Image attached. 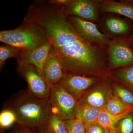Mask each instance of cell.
Returning <instances> with one entry per match:
<instances>
[{
	"mask_svg": "<svg viewBox=\"0 0 133 133\" xmlns=\"http://www.w3.org/2000/svg\"><path fill=\"white\" fill-rule=\"evenodd\" d=\"M65 74L61 60L52 47L44 66L43 76L51 86L61 83Z\"/></svg>",
	"mask_w": 133,
	"mask_h": 133,
	"instance_id": "obj_12",
	"label": "cell"
},
{
	"mask_svg": "<svg viewBox=\"0 0 133 133\" xmlns=\"http://www.w3.org/2000/svg\"><path fill=\"white\" fill-rule=\"evenodd\" d=\"M45 125L51 133H69L64 121L51 113Z\"/></svg>",
	"mask_w": 133,
	"mask_h": 133,
	"instance_id": "obj_20",
	"label": "cell"
},
{
	"mask_svg": "<svg viewBox=\"0 0 133 133\" xmlns=\"http://www.w3.org/2000/svg\"><path fill=\"white\" fill-rule=\"evenodd\" d=\"M51 48L52 45L49 41L33 49L22 50L19 56L17 58V63L32 65L35 66L38 72L43 76L44 66Z\"/></svg>",
	"mask_w": 133,
	"mask_h": 133,
	"instance_id": "obj_11",
	"label": "cell"
},
{
	"mask_svg": "<svg viewBox=\"0 0 133 133\" xmlns=\"http://www.w3.org/2000/svg\"><path fill=\"white\" fill-rule=\"evenodd\" d=\"M105 80L99 81L89 88L78 99V102L82 104L99 109L103 108L113 95L111 86L106 83Z\"/></svg>",
	"mask_w": 133,
	"mask_h": 133,
	"instance_id": "obj_9",
	"label": "cell"
},
{
	"mask_svg": "<svg viewBox=\"0 0 133 133\" xmlns=\"http://www.w3.org/2000/svg\"><path fill=\"white\" fill-rule=\"evenodd\" d=\"M101 1L70 0L63 5L65 14L68 16H74L90 22H97L99 20Z\"/></svg>",
	"mask_w": 133,
	"mask_h": 133,
	"instance_id": "obj_8",
	"label": "cell"
},
{
	"mask_svg": "<svg viewBox=\"0 0 133 133\" xmlns=\"http://www.w3.org/2000/svg\"><path fill=\"white\" fill-rule=\"evenodd\" d=\"M5 105L14 112L17 124L33 128L45 125L51 114L48 99L37 97L28 89L15 94Z\"/></svg>",
	"mask_w": 133,
	"mask_h": 133,
	"instance_id": "obj_2",
	"label": "cell"
},
{
	"mask_svg": "<svg viewBox=\"0 0 133 133\" xmlns=\"http://www.w3.org/2000/svg\"><path fill=\"white\" fill-rule=\"evenodd\" d=\"M16 123V118L14 112L11 109L4 108L0 114V127L1 129L8 128Z\"/></svg>",
	"mask_w": 133,
	"mask_h": 133,
	"instance_id": "obj_23",
	"label": "cell"
},
{
	"mask_svg": "<svg viewBox=\"0 0 133 133\" xmlns=\"http://www.w3.org/2000/svg\"><path fill=\"white\" fill-rule=\"evenodd\" d=\"M48 99L51 114L63 121L75 118L78 100L61 84L51 86Z\"/></svg>",
	"mask_w": 133,
	"mask_h": 133,
	"instance_id": "obj_4",
	"label": "cell"
},
{
	"mask_svg": "<svg viewBox=\"0 0 133 133\" xmlns=\"http://www.w3.org/2000/svg\"><path fill=\"white\" fill-rule=\"evenodd\" d=\"M64 121L69 133H85L86 126L80 120L75 118Z\"/></svg>",
	"mask_w": 133,
	"mask_h": 133,
	"instance_id": "obj_24",
	"label": "cell"
},
{
	"mask_svg": "<svg viewBox=\"0 0 133 133\" xmlns=\"http://www.w3.org/2000/svg\"><path fill=\"white\" fill-rule=\"evenodd\" d=\"M101 109L82 104L77 101L75 118L83 122L86 127L97 123Z\"/></svg>",
	"mask_w": 133,
	"mask_h": 133,
	"instance_id": "obj_15",
	"label": "cell"
},
{
	"mask_svg": "<svg viewBox=\"0 0 133 133\" xmlns=\"http://www.w3.org/2000/svg\"><path fill=\"white\" fill-rule=\"evenodd\" d=\"M35 128L37 133H51L45 125Z\"/></svg>",
	"mask_w": 133,
	"mask_h": 133,
	"instance_id": "obj_27",
	"label": "cell"
},
{
	"mask_svg": "<svg viewBox=\"0 0 133 133\" xmlns=\"http://www.w3.org/2000/svg\"><path fill=\"white\" fill-rule=\"evenodd\" d=\"M24 19L37 27L51 43L65 74L108 77L105 49L85 41L76 32L63 5L52 0L35 1Z\"/></svg>",
	"mask_w": 133,
	"mask_h": 133,
	"instance_id": "obj_1",
	"label": "cell"
},
{
	"mask_svg": "<svg viewBox=\"0 0 133 133\" xmlns=\"http://www.w3.org/2000/svg\"><path fill=\"white\" fill-rule=\"evenodd\" d=\"M9 133H37L35 128L17 124Z\"/></svg>",
	"mask_w": 133,
	"mask_h": 133,
	"instance_id": "obj_25",
	"label": "cell"
},
{
	"mask_svg": "<svg viewBox=\"0 0 133 133\" xmlns=\"http://www.w3.org/2000/svg\"><path fill=\"white\" fill-rule=\"evenodd\" d=\"M104 27L109 35L119 36L127 35L130 30V26L125 20L114 17H109L105 19Z\"/></svg>",
	"mask_w": 133,
	"mask_h": 133,
	"instance_id": "obj_14",
	"label": "cell"
},
{
	"mask_svg": "<svg viewBox=\"0 0 133 133\" xmlns=\"http://www.w3.org/2000/svg\"><path fill=\"white\" fill-rule=\"evenodd\" d=\"M22 50L19 48L9 45H1L0 47V68L1 70L5 64L7 59L10 58H16L19 56Z\"/></svg>",
	"mask_w": 133,
	"mask_h": 133,
	"instance_id": "obj_21",
	"label": "cell"
},
{
	"mask_svg": "<svg viewBox=\"0 0 133 133\" xmlns=\"http://www.w3.org/2000/svg\"><path fill=\"white\" fill-rule=\"evenodd\" d=\"M104 79L99 77L65 74L59 84L78 101L89 88Z\"/></svg>",
	"mask_w": 133,
	"mask_h": 133,
	"instance_id": "obj_10",
	"label": "cell"
},
{
	"mask_svg": "<svg viewBox=\"0 0 133 133\" xmlns=\"http://www.w3.org/2000/svg\"><path fill=\"white\" fill-rule=\"evenodd\" d=\"M129 113L130 112L116 115L111 114L102 108L99 113L97 123L106 131L111 133H115L116 124L119 121Z\"/></svg>",
	"mask_w": 133,
	"mask_h": 133,
	"instance_id": "obj_16",
	"label": "cell"
},
{
	"mask_svg": "<svg viewBox=\"0 0 133 133\" xmlns=\"http://www.w3.org/2000/svg\"><path fill=\"white\" fill-rule=\"evenodd\" d=\"M107 48L108 70L133 65V49L128 39L115 38Z\"/></svg>",
	"mask_w": 133,
	"mask_h": 133,
	"instance_id": "obj_5",
	"label": "cell"
},
{
	"mask_svg": "<svg viewBox=\"0 0 133 133\" xmlns=\"http://www.w3.org/2000/svg\"><path fill=\"white\" fill-rule=\"evenodd\" d=\"M106 131L96 123L86 127L85 133H106Z\"/></svg>",
	"mask_w": 133,
	"mask_h": 133,
	"instance_id": "obj_26",
	"label": "cell"
},
{
	"mask_svg": "<svg viewBox=\"0 0 133 133\" xmlns=\"http://www.w3.org/2000/svg\"><path fill=\"white\" fill-rule=\"evenodd\" d=\"M111 88L113 94L125 104L133 107V92L124 86L112 83Z\"/></svg>",
	"mask_w": 133,
	"mask_h": 133,
	"instance_id": "obj_19",
	"label": "cell"
},
{
	"mask_svg": "<svg viewBox=\"0 0 133 133\" xmlns=\"http://www.w3.org/2000/svg\"><path fill=\"white\" fill-rule=\"evenodd\" d=\"M128 39L129 42L130 43V44L132 46V48L133 49V35H132L131 37Z\"/></svg>",
	"mask_w": 133,
	"mask_h": 133,
	"instance_id": "obj_28",
	"label": "cell"
},
{
	"mask_svg": "<svg viewBox=\"0 0 133 133\" xmlns=\"http://www.w3.org/2000/svg\"><path fill=\"white\" fill-rule=\"evenodd\" d=\"M100 11L103 13H115L121 15L133 22V1H101Z\"/></svg>",
	"mask_w": 133,
	"mask_h": 133,
	"instance_id": "obj_13",
	"label": "cell"
},
{
	"mask_svg": "<svg viewBox=\"0 0 133 133\" xmlns=\"http://www.w3.org/2000/svg\"><path fill=\"white\" fill-rule=\"evenodd\" d=\"M108 76L133 92V65L109 72Z\"/></svg>",
	"mask_w": 133,
	"mask_h": 133,
	"instance_id": "obj_17",
	"label": "cell"
},
{
	"mask_svg": "<svg viewBox=\"0 0 133 133\" xmlns=\"http://www.w3.org/2000/svg\"><path fill=\"white\" fill-rule=\"evenodd\" d=\"M106 133H111L110 132H108V131H106Z\"/></svg>",
	"mask_w": 133,
	"mask_h": 133,
	"instance_id": "obj_29",
	"label": "cell"
},
{
	"mask_svg": "<svg viewBox=\"0 0 133 133\" xmlns=\"http://www.w3.org/2000/svg\"><path fill=\"white\" fill-rule=\"evenodd\" d=\"M102 108L111 114L116 115L133 111V107L125 104L113 94Z\"/></svg>",
	"mask_w": 133,
	"mask_h": 133,
	"instance_id": "obj_18",
	"label": "cell"
},
{
	"mask_svg": "<svg viewBox=\"0 0 133 133\" xmlns=\"http://www.w3.org/2000/svg\"><path fill=\"white\" fill-rule=\"evenodd\" d=\"M115 133H133V111L119 121L115 126Z\"/></svg>",
	"mask_w": 133,
	"mask_h": 133,
	"instance_id": "obj_22",
	"label": "cell"
},
{
	"mask_svg": "<svg viewBox=\"0 0 133 133\" xmlns=\"http://www.w3.org/2000/svg\"><path fill=\"white\" fill-rule=\"evenodd\" d=\"M68 18L74 30L85 41L104 49L107 48L111 40L101 32L96 24L76 16H71Z\"/></svg>",
	"mask_w": 133,
	"mask_h": 133,
	"instance_id": "obj_7",
	"label": "cell"
},
{
	"mask_svg": "<svg viewBox=\"0 0 133 133\" xmlns=\"http://www.w3.org/2000/svg\"><path fill=\"white\" fill-rule=\"evenodd\" d=\"M16 71L26 81L28 90L33 95L41 98H48L51 86L35 66L31 64L17 63Z\"/></svg>",
	"mask_w": 133,
	"mask_h": 133,
	"instance_id": "obj_6",
	"label": "cell"
},
{
	"mask_svg": "<svg viewBox=\"0 0 133 133\" xmlns=\"http://www.w3.org/2000/svg\"><path fill=\"white\" fill-rule=\"evenodd\" d=\"M0 41L23 50L35 49L49 42L37 27L24 19L18 28L0 31Z\"/></svg>",
	"mask_w": 133,
	"mask_h": 133,
	"instance_id": "obj_3",
	"label": "cell"
}]
</instances>
